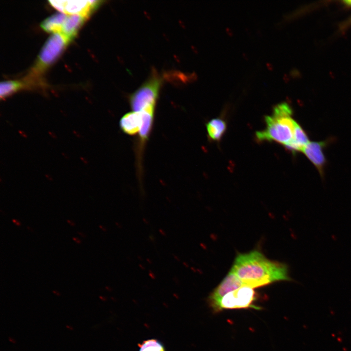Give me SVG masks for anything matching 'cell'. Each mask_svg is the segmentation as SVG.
<instances>
[{"label":"cell","instance_id":"cell-1","mask_svg":"<svg viewBox=\"0 0 351 351\" xmlns=\"http://www.w3.org/2000/svg\"><path fill=\"white\" fill-rule=\"evenodd\" d=\"M231 271L245 286L253 289L276 281L292 280L287 265L270 260L256 250L238 254Z\"/></svg>","mask_w":351,"mask_h":351},{"label":"cell","instance_id":"cell-2","mask_svg":"<svg viewBox=\"0 0 351 351\" xmlns=\"http://www.w3.org/2000/svg\"><path fill=\"white\" fill-rule=\"evenodd\" d=\"M292 109L286 103L275 106L272 116L265 117L266 128L256 133L259 141H274L286 145L293 137L296 121L292 117Z\"/></svg>","mask_w":351,"mask_h":351},{"label":"cell","instance_id":"cell-3","mask_svg":"<svg viewBox=\"0 0 351 351\" xmlns=\"http://www.w3.org/2000/svg\"><path fill=\"white\" fill-rule=\"evenodd\" d=\"M69 42L60 33L52 34L42 48L30 77L34 78L41 74L59 57Z\"/></svg>","mask_w":351,"mask_h":351},{"label":"cell","instance_id":"cell-4","mask_svg":"<svg viewBox=\"0 0 351 351\" xmlns=\"http://www.w3.org/2000/svg\"><path fill=\"white\" fill-rule=\"evenodd\" d=\"M161 82L159 77L153 76L130 96L129 102L133 111L139 112L147 108L155 107Z\"/></svg>","mask_w":351,"mask_h":351},{"label":"cell","instance_id":"cell-5","mask_svg":"<svg viewBox=\"0 0 351 351\" xmlns=\"http://www.w3.org/2000/svg\"><path fill=\"white\" fill-rule=\"evenodd\" d=\"M254 300L255 292L253 288L243 286L228 292L211 307L215 312L247 308L258 309L257 307L253 305Z\"/></svg>","mask_w":351,"mask_h":351},{"label":"cell","instance_id":"cell-6","mask_svg":"<svg viewBox=\"0 0 351 351\" xmlns=\"http://www.w3.org/2000/svg\"><path fill=\"white\" fill-rule=\"evenodd\" d=\"M50 4L60 12L67 15H79L88 18L98 7L99 0H49Z\"/></svg>","mask_w":351,"mask_h":351},{"label":"cell","instance_id":"cell-7","mask_svg":"<svg viewBox=\"0 0 351 351\" xmlns=\"http://www.w3.org/2000/svg\"><path fill=\"white\" fill-rule=\"evenodd\" d=\"M327 144V140L310 142L302 152L317 168L321 176H323L326 163L324 149Z\"/></svg>","mask_w":351,"mask_h":351},{"label":"cell","instance_id":"cell-8","mask_svg":"<svg viewBox=\"0 0 351 351\" xmlns=\"http://www.w3.org/2000/svg\"><path fill=\"white\" fill-rule=\"evenodd\" d=\"M243 286H245L242 282L230 271L210 295L209 301L211 306L228 292Z\"/></svg>","mask_w":351,"mask_h":351},{"label":"cell","instance_id":"cell-9","mask_svg":"<svg viewBox=\"0 0 351 351\" xmlns=\"http://www.w3.org/2000/svg\"><path fill=\"white\" fill-rule=\"evenodd\" d=\"M142 123L140 111H132L125 114L120 119L119 125L126 134L134 136L139 133Z\"/></svg>","mask_w":351,"mask_h":351},{"label":"cell","instance_id":"cell-10","mask_svg":"<svg viewBox=\"0 0 351 351\" xmlns=\"http://www.w3.org/2000/svg\"><path fill=\"white\" fill-rule=\"evenodd\" d=\"M87 18L79 15H67L60 33L70 42L77 35Z\"/></svg>","mask_w":351,"mask_h":351},{"label":"cell","instance_id":"cell-11","mask_svg":"<svg viewBox=\"0 0 351 351\" xmlns=\"http://www.w3.org/2000/svg\"><path fill=\"white\" fill-rule=\"evenodd\" d=\"M309 142L307 134L300 125L296 122L293 137L292 140L285 146L287 149L293 153L303 152Z\"/></svg>","mask_w":351,"mask_h":351},{"label":"cell","instance_id":"cell-12","mask_svg":"<svg viewBox=\"0 0 351 351\" xmlns=\"http://www.w3.org/2000/svg\"><path fill=\"white\" fill-rule=\"evenodd\" d=\"M67 17V15L64 13H57L43 20L40 26L44 31L48 33H60Z\"/></svg>","mask_w":351,"mask_h":351},{"label":"cell","instance_id":"cell-13","mask_svg":"<svg viewBox=\"0 0 351 351\" xmlns=\"http://www.w3.org/2000/svg\"><path fill=\"white\" fill-rule=\"evenodd\" d=\"M155 107H151L140 111L142 123L139 133L140 140L142 142L148 139L151 133L154 118Z\"/></svg>","mask_w":351,"mask_h":351},{"label":"cell","instance_id":"cell-14","mask_svg":"<svg viewBox=\"0 0 351 351\" xmlns=\"http://www.w3.org/2000/svg\"><path fill=\"white\" fill-rule=\"evenodd\" d=\"M208 135L212 140H219L226 130V123L219 118H214L206 124Z\"/></svg>","mask_w":351,"mask_h":351},{"label":"cell","instance_id":"cell-15","mask_svg":"<svg viewBox=\"0 0 351 351\" xmlns=\"http://www.w3.org/2000/svg\"><path fill=\"white\" fill-rule=\"evenodd\" d=\"M23 82L18 80H8L1 82L0 85L1 98H4L24 87Z\"/></svg>","mask_w":351,"mask_h":351},{"label":"cell","instance_id":"cell-16","mask_svg":"<svg viewBox=\"0 0 351 351\" xmlns=\"http://www.w3.org/2000/svg\"><path fill=\"white\" fill-rule=\"evenodd\" d=\"M138 346L139 351H165L162 343L155 339L143 341Z\"/></svg>","mask_w":351,"mask_h":351},{"label":"cell","instance_id":"cell-17","mask_svg":"<svg viewBox=\"0 0 351 351\" xmlns=\"http://www.w3.org/2000/svg\"><path fill=\"white\" fill-rule=\"evenodd\" d=\"M12 220V222L15 224H16L17 226H20L21 225V223L18 220H17L16 219H13Z\"/></svg>","mask_w":351,"mask_h":351},{"label":"cell","instance_id":"cell-18","mask_svg":"<svg viewBox=\"0 0 351 351\" xmlns=\"http://www.w3.org/2000/svg\"><path fill=\"white\" fill-rule=\"evenodd\" d=\"M73 239L77 243V244H80L81 243V241L80 239L77 237H73Z\"/></svg>","mask_w":351,"mask_h":351},{"label":"cell","instance_id":"cell-19","mask_svg":"<svg viewBox=\"0 0 351 351\" xmlns=\"http://www.w3.org/2000/svg\"><path fill=\"white\" fill-rule=\"evenodd\" d=\"M67 222L72 226H74L75 225V222L71 220L68 219L67 220Z\"/></svg>","mask_w":351,"mask_h":351},{"label":"cell","instance_id":"cell-20","mask_svg":"<svg viewBox=\"0 0 351 351\" xmlns=\"http://www.w3.org/2000/svg\"><path fill=\"white\" fill-rule=\"evenodd\" d=\"M346 4L351 6V0H345L344 1Z\"/></svg>","mask_w":351,"mask_h":351},{"label":"cell","instance_id":"cell-21","mask_svg":"<svg viewBox=\"0 0 351 351\" xmlns=\"http://www.w3.org/2000/svg\"><path fill=\"white\" fill-rule=\"evenodd\" d=\"M53 292L54 293H55V294H56V295H58V296H59V295H60L59 292H57V291H53Z\"/></svg>","mask_w":351,"mask_h":351},{"label":"cell","instance_id":"cell-22","mask_svg":"<svg viewBox=\"0 0 351 351\" xmlns=\"http://www.w3.org/2000/svg\"><path fill=\"white\" fill-rule=\"evenodd\" d=\"M78 233L79 235H80L81 236H82L83 237H84L86 236V235H85V234H84L82 233L78 232Z\"/></svg>","mask_w":351,"mask_h":351}]
</instances>
